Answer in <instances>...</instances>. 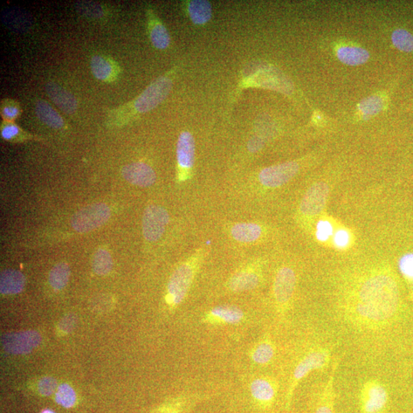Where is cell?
Returning a JSON list of instances; mask_svg holds the SVG:
<instances>
[{
    "label": "cell",
    "instance_id": "1",
    "mask_svg": "<svg viewBox=\"0 0 413 413\" xmlns=\"http://www.w3.org/2000/svg\"><path fill=\"white\" fill-rule=\"evenodd\" d=\"M399 301L396 282L388 275H377L362 285L357 313L364 321L383 322L396 312Z\"/></svg>",
    "mask_w": 413,
    "mask_h": 413
},
{
    "label": "cell",
    "instance_id": "2",
    "mask_svg": "<svg viewBox=\"0 0 413 413\" xmlns=\"http://www.w3.org/2000/svg\"><path fill=\"white\" fill-rule=\"evenodd\" d=\"M176 73V67L160 76L132 100L107 110L105 123L107 128L125 127L145 114L150 112L168 98Z\"/></svg>",
    "mask_w": 413,
    "mask_h": 413
},
{
    "label": "cell",
    "instance_id": "3",
    "mask_svg": "<svg viewBox=\"0 0 413 413\" xmlns=\"http://www.w3.org/2000/svg\"><path fill=\"white\" fill-rule=\"evenodd\" d=\"M205 253V248H199L179 264L171 275L167 295V301L170 306L180 305L188 295L202 264Z\"/></svg>",
    "mask_w": 413,
    "mask_h": 413
},
{
    "label": "cell",
    "instance_id": "4",
    "mask_svg": "<svg viewBox=\"0 0 413 413\" xmlns=\"http://www.w3.org/2000/svg\"><path fill=\"white\" fill-rule=\"evenodd\" d=\"M110 217V209L106 204L96 203L85 206L76 212L71 220L73 229L87 233L105 224Z\"/></svg>",
    "mask_w": 413,
    "mask_h": 413
},
{
    "label": "cell",
    "instance_id": "5",
    "mask_svg": "<svg viewBox=\"0 0 413 413\" xmlns=\"http://www.w3.org/2000/svg\"><path fill=\"white\" fill-rule=\"evenodd\" d=\"M177 179L179 182L189 180L195 161L194 136L188 131L179 135L176 146Z\"/></svg>",
    "mask_w": 413,
    "mask_h": 413
},
{
    "label": "cell",
    "instance_id": "6",
    "mask_svg": "<svg viewBox=\"0 0 413 413\" xmlns=\"http://www.w3.org/2000/svg\"><path fill=\"white\" fill-rule=\"evenodd\" d=\"M170 218L163 206L151 204L145 210L142 217L143 237L148 242L160 240L167 229Z\"/></svg>",
    "mask_w": 413,
    "mask_h": 413
},
{
    "label": "cell",
    "instance_id": "7",
    "mask_svg": "<svg viewBox=\"0 0 413 413\" xmlns=\"http://www.w3.org/2000/svg\"><path fill=\"white\" fill-rule=\"evenodd\" d=\"M299 169V165L296 162L271 165L260 171L258 182L265 188H279L292 180L298 174Z\"/></svg>",
    "mask_w": 413,
    "mask_h": 413
},
{
    "label": "cell",
    "instance_id": "8",
    "mask_svg": "<svg viewBox=\"0 0 413 413\" xmlns=\"http://www.w3.org/2000/svg\"><path fill=\"white\" fill-rule=\"evenodd\" d=\"M329 361V354L326 351L315 350L307 354L296 366L293 381L286 396V405H290L293 392L299 383L312 371L325 368Z\"/></svg>",
    "mask_w": 413,
    "mask_h": 413
},
{
    "label": "cell",
    "instance_id": "9",
    "mask_svg": "<svg viewBox=\"0 0 413 413\" xmlns=\"http://www.w3.org/2000/svg\"><path fill=\"white\" fill-rule=\"evenodd\" d=\"M41 342V335L36 330H24L3 336L2 344L6 352L11 354H27L36 348Z\"/></svg>",
    "mask_w": 413,
    "mask_h": 413
},
{
    "label": "cell",
    "instance_id": "10",
    "mask_svg": "<svg viewBox=\"0 0 413 413\" xmlns=\"http://www.w3.org/2000/svg\"><path fill=\"white\" fill-rule=\"evenodd\" d=\"M388 403V392L383 385L375 381L365 384L361 394L362 413H383Z\"/></svg>",
    "mask_w": 413,
    "mask_h": 413
},
{
    "label": "cell",
    "instance_id": "11",
    "mask_svg": "<svg viewBox=\"0 0 413 413\" xmlns=\"http://www.w3.org/2000/svg\"><path fill=\"white\" fill-rule=\"evenodd\" d=\"M329 194L328 185L325 182L313 184L302 198L299 211L302 216L315 217L321 212L325 206Z\"/></svg>",
    "mask_w": 413,
    "mask_h": 413
},
{
    "label": "cell",
    "instance_id": "12",
    "mask_svg": "<svg viewBox=\"0 0 413 413\" xmlns=\"http://www.w3.org/2000/svg\"><path fill=\"white\" fill-rule=\"evenodd\" d=\"M89 64L94 77L107 84L118 81L122 74L118 62L106 54H94Z\"/></svg>",
    "mask_w": 413,
    "mask_h": 413
},
{
    "label": "cell",
    "instance_id": "13",
    "mask_svg": "<svg viewBox=\"0 0 413 413\" xmlns=\"http://www.w3.org/2000/svg\"><path fill=\"white\" fill-rule=\"evenodd\" d=\"M260 271L256 265L250 264L234 273L226 286L229 291L239 293L253 290L260 285Z\"/></svg>",
    "mask_w": 413,
    "mask_h": 413
},
{
    "label": "cell",
    "instance_id": "14",
    "mask_svg": "<svg viewBox=\"0 0 413 413\" xmlns=\"http://www.w3.org/2000/svg\"><path fill=\"white\" fill-rule=\"evenodd\" d=\"M296 275L292 268L284 266L275 275L273 294L275 302L285 306L290 301L295 288Z\"/></svg>",
    "mask_w": 413,
    "mask_h": 413
},
{
    "label": "cell",
    "instance_id": "15",
    "mask_svg": "<svg viewBox=\"0 0 413 413\" xmlns=\"http://www.w3.org/2000/svg\"><path fill=\"white\" fill-rule=\"evenodd\" d=\"M122 176L130 184L142 188H149L156 181V174L147 163L138 162L126 165L122 169Z\"/></svg>",
    "mask_w": 413,
    "mask_h": 413
},
{
    "label": "cell",
    "instance_id": "16",
    "mask_svg": "<svg viewBox=\"0 0 413 413\" xmlns=\"http://www.w3.org/2000/svg\"><path fill=\"white\" fill-rule=\"evenodd\" d=\"M252 401L261 410L271 408L277 398V388L272 381L264 378L253 380L250 385Z\"/></svg>",
    "mask_w": 413,
    "mask_h": 413
},
{
    "label": "cell",
    "instance_id": "17",
    "mask_svg": "<svg viewBox=\"0 0 413 413\" xmlns=\"http://www.w3.org/2000/svg\"><path fill=\"white\" fill-rule=\"evenodd\" d=\"M147 17L149 37L151 45L158 50H167L171 45L170 34L151 6H148L147 8Z\"/></svg>",
    "mask_w": 413,
    "mask_h": 413
},
{
    "label": "cell",
    "instance_id": "18",
    "mask_svg": "<svg viewBox=\"0 0 413 413\" xmlns=\"http://www.w3.org/2000/svg\"><path fill=\"white\" fill-rule=\"evenodd\" d=\"M45 92L55 105L66 114L73 115L77 112V98L63 86L54 81H47L45 84Z\"/></svg>",
    "mask_w": 413,
    "mask_h": 413
},
{
    "label": "cell",
    "instance_id": "19",
    "mask_svg": "<svg viewBox=\"0 0 413 413\" xmlns=\"http://www.w3.org/2000/svg\"><path fill=\"white\" fill-rule=\"evenodd\" d=\"M229 233L236 242L242 244L257 243L264 236L263 226L255 222H237L229 227Z\"/></svg>",
    "mask_w": 413,
    "mask_h": 413
},
{
    "label": "cell",
    "instance_id": "20",
    "mask_svg": "<svg viewBox=\"0 0 413 413\" xmlns=\"http://www.w3.org/2000/svg\"><path fill=\"white\" fill-rule=\"evenodd\" d=\"M242 309L233 306H218L213 307L204 316V321L211 324H227L237 325L244 319Z\"/></svg>",
    "mask_w": 413,
    "mask_h": 413
},
{
    "label": "cell",
    "instance_id": "21",
    "mask_svg": "<svg viewBox=\"0 0 413 413\" xmlns=\"http://www.w3.org/2000/svg\"><path fill=\"white\" fill-rule=\"evenodd\" d=\"M74 7L81 17L91 22H105L112 13L107 5L94 1H77Z\"/></svg>",
    "mask_w": 413,
    "mask_h": 413
},
{
    "label": "cell",
    "instance_id": "22",
    "mask_svg": "<svg viewBox=\"0 0 413 413\" xmlns=\"http://www.w3.org/2000/svg\"><path fill=\"white\" fill-rule=\"evenodd\" d=\"M36 113L38 118L48 127L61 129L66 127V123L62 116L50 103L39 99L36 103Z\"/></svg>",
    "mask_w": 413,
    "mask_h": 413
},
{
    "label": "cell",
    "instance_id": "23",
    "mask_svg": "<svg viewBox=\"0 0 413 413\" xmlns=\"http://www.w3.org/2000/svg\"><path fill=\"white\" fill-rule=\"evenodd\" d=\"M25 278L22 273L7 270L0 275V292L3 295H15L23 290Z\"/></svg>",
    "mask_w": 413,
    "mask_h": 413
},
{
    "label": "cell",
    "instance_id": "24",
    "mask_svg": "<svg viewBox=\"0 0 413 413\" xmlns=\"http://www.w3.org/2000/svg\"><path fill=\"white\" fill-rule=\"evenodd\" d=\"M337 57L344 65L358 66L366 63L370 54L361 47L344 45L337 48Z\"/></svg>",
    "mask_w": 413,
    "mask_h": 413
},
{
    "label": "cell",
    "instance_id": "25",
    "mask_svg": "<svg viewBox=\"0 0 413 413\" xmlns=\"http://www.w3.org/2000/svg\"><path fill=\"white\" fill-rule=\"evenodd\" d=\"M189 16L192 23L202 25L208 23L212 18V6L206 0H193L187 6Z\"/></svg>",
    "mask_w": 413,
    "mask_h": 413
},
{
    "label": "cell",
    "instance_id": "26",
    "mask_svg": "<svg viewBox=\"0 0 413 413\" xmlns=\"http://www.w3.org/2000/svg\"><path fill=\"white\" fill-rule=\"evenodd\" d=\"M0 134L3 139L9 142H19L30 140H41L39 137L26 132L15 122L3 120L0 124Z\"/></svg>",
    "mask_w": 413,
    "mask_h": 413
},
{
    "label": "cell",
    "instance_id": "27",
    "mask_svg": "<svg viewBox=\"0 0 413 413\" xmlns=\"http://www.w3.org/2000/svg\"><path fill=\"white\" fill-rule=\"evenodd\" d=\"M202 396H182L175 399L173 402L164 406L157 413H189L195 405L202 401Z\"/></svg>",
    "mask_w": 413,
    "mask_h": 413
},
{
    "label": "cell",
    "instance_id": "28",
    "mask_svg": "<svg viewBox=\"0 0 413 413\" xmlns=\"http://www.w3.org/2000/svg\"><path fill=\"white\" fill-rule=\"evenodd\" d=\"M385 106V101L382 96L372 95L361 101L358 109L362 114L364 120H368L372 116L381 113Z\"/></svg>",
    "mask_w": 413,
    "mask_h": 413
},
{
    "label": "cell",
    "instance_id": "29",
    "mask_svg": "<svg viewBox=\"0 0 413 413\" xmlns=\"http://www.w3.org/2000/svg\"><path fill=\"white\" fill-rule=\"evenodd\" d=\"M70 273V268L67 264H58L52 268L48 282L54 290H61L67 284Z\"/></svg>",
    "mask_w": 413,
    "mask_h": 413
},
{
    "label": "cell",
    "instance_id": "30",
    "mask_svg": "<svg viewBox=\"0 0 413 413\" xmlns=\"http://www.w3.org/2000/svg\"><path fill=\"white\" fill-rule=\"evenodd\" d=\"M92 267L94 273L98 275H106L112 271L113 260L108 251L100 249L94 254Z\"/></svg>",
    "mask_w": 413,
    "mask_h": 413
},
{
    "label": "cell",
    "instance_id": "31",
    "mask_svg": "<svg viewBox=\"0 0 413 413\" xmlns=\"http://www.w3.org/2000/svg\"><path fill=\"white\" fill-rule=\"evenodd\" d=\"M22 114V107L16 100L4 98L0 102V115L3 121L14 122Z\"/></svg>",
    "mask_w": 413,
    "mask_h": 413
},
{
    "label": "cell",
    "instance_id": "32",
    "mask_svg": "<svg viewBox=\"0 0 413 413\" xmlns=\"http://www.w3.org/2000/svg\"><path fill=\"white\" fill-rule=\"evenodd\" d=\"M275 350L273 344L265 341L257 344L251 354L252 360L258 364L264 365L271 362L274 357Z\"/></svg>",
    "mask_w": 413,
    "mask_h": 413
},
{
    "label": "cell",
    "instance_id": "33",
    "mask_svg": "<svg viewBox=\"0 0 413 413\" xmlns=\"http://www.w3.org/2000/svg\"><path fill=\"white\" fill-rule=\"evenodd\" d=\"M392 43L398 50L404 52H413V34L407 30L398 29L392 34Z\"/></svg>",
    "mask_w": 413,
    "mask_h": 413
},
{
    "label": "cell",
    "instance_id": "34",
    "mask_svg": "<svg viewBox=\"0 0 413 413\" xmlns=\"http://www.w3.org/2000/svg\"><path fill=\"white\" fill-rule=\"evenodd\" d=\"M332 379L333 376L330 377L318 405H317L315 413H335Z\"/></svg>",
    "mask_w": 413,
    "mask_h": 413
},
{
    "label": "cell",
    "instance_id": "35",
    "mask_svg": "<svg viewBox=\"0 0 413 413\" xmlns=\"http://www.w3.org/2000/svg\"><path fill=\"white\" fill-rule=\"evenodd\" d=\"M55 401L65 408H72L77 401V396L71 385L64 383L59 385L55 394Z\"/></svg>",
    "mask_w": 413,
    "mask_h": 413
},
{
    "label": "cell",
    "instance_id": "36",
    "mask_svg": "<svg viewBox=\"0 0 413 413\" xmlns=\"http://www.w3.org/2000/svg\"><path fill=\"white\" fill-rule=\"evenodd\" d=\"M58 385L57 381L51 377H46L41 379L38 385L39 394L44 396H51L56 390Z\"/></svg>",
    "mask_w": 413,
    "mask_h": 413
},
{
    "label": "cell",
    "instance_id": "37",
    "mask_svg": "<svg viewBox=\"0 0 413 413\" xmlns=\"http://www.w3.org/2000/svg\"><path fill=\"white\" fill-rule=\"evenodd\" d=\"M399 267L406 277L413 279V254L406 255L403 257Z\"/></svg>",
    "mask_w": 413,
    "mask_h": 413
},
{
    "label": "cell",
    "instance_id": "38",
    "mask_svg": "<svg viewBox=\"0 0 413 413\" xmlns=\"http://www.w3.org/2000/svg\"><path fill=\"white\" fill-rule=\"evenodd\" d=\"M264 141L260 137H253L252 139L250 140L249 142H248V150L251 151V153H255L257 151L262 149V148L264 146Z\"/></svg>",
    "mask_w": 413,
    "mask_h": 413
},
{
    "label": "cell",
    "instance_id": "39",
    "mask_svg": "<svg viewBox=\"0 0 413 413\" xmlns=\"http://www.w3.org/2000/svg\"><path fill=\"white\" fill-rule=\"evenodd\" d=\"M76 323V318L72 315L65 317L60 322V329L63 330L64 332H70L72 328L74 327Z\"/></svg>",
    "mask_w": 413,
    "mask_h": 413
},
{
    "label": "cell",
    "instance_id": "40",
    "mask_svg": "<svg viewBox=\"0 0 413 413\" xmlns=\"http://www.w3.org/2000/svg\"><path fill=\"white\" fill-rule=\"evenodd\" d=\"M330 234H332V226L328 222H320L318 227L319 239L325 240Z\"/></svg>",
    "mask_w": 413,
    "mask_h": 413
},
{
    "label": "cell",
    "instance_id": "41",
    "mask_svg": "<svg viewBox=\"0 0 413 413\" xmlns=\"http://www.w3.org/2000/svg\"><path fill=\"white\" fill-rule=\"evenodd\" d=\"M349 241L348 233L346 231H341L337 232L335 236V243L337 246H346Z\"/></svg>",
    "mask_w": 413,
    "mask_h": 413
},
{
    "label": "cell",
    "instance_id": "42",
    "mask_svg": "<svg viewBox=\"0 0 413 413\" xmlns=\"http://www.w3.org/2000/svg\"><path fill=\"white\" fill-rule=\"evenodd\" d=\"M41 413H54V412L53 411H52V410H44V411H43V412H41Z\"/></svg>",
    "mask_w": 413,
    "mask_h": 413
}]
</instances>
